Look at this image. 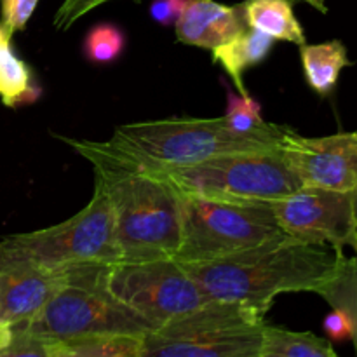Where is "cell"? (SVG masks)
<instances>
[{
	"mask_svg": "<svg viewBox=\"0 0 357 357\" xmlns=\"http://www.w3.org/2000/svg\"><path fill=\"white\" fill-rule=\"evenodd\" d=\"M265 314L244 303L209 300L146 333L139 357H260Z\"/></svg>",
	"mask_w": 357,
	"mask_h": 357,
	"instance_id": "obj_7",
	"label": "cell"
},
{
	"mask_svg": "<svg viewBox=\"0 0 357 357\" xmlns=\"http://www.w3.org/2000/svg\"><path fill=\"white\" fill-rule=\"evenodd\" d=\"M248 26L271 35L274 40L305 44V31L293 10V0H244Z\"/></svg>",
	"mask_w": 357,
	"mask_h": 357,
	"instance_id": "obj_15",
	"label": "cell"
},
{
	"mask_svg": "<svg viewBox=\"0 0 357 357\" xmlns=\"http://www.w3.org/2000/svg\"><path fill=\"white\" fill-rule=\"evenodd\" d=\"M66 271L9 267L0 271V321L13 328L33 319L65 284Z\"/></svg>",
	"mask_w": 357,
	"mask_h": 357,
	"instance_id": "obj_12",
	"label": "cell"
},
{
	"mask_svg": "<svg viewBox=\"0 0 357 357\" xmlns=\"http://www.w3.org/2000/svg\"><path fill=\"white\" fill-rule=\"evenodd\" d=\"M260 357H338L331 344L309 331L265 324Z\"/></svg>",
	"mask_w": 357,
	"mask_h": 357,
	"instance_id": "obj_17",
	"label": "cell"
},
{
	"mask_svg": "<svg viewBox=\"0 0 357 357\" xmlns=\"http://www.w3.org/2000/svg\"><path fill=\"white\" fill-rule=\"evenodd\" d=\"M338 253L284 236L208 264H181L208 300L244 303L264 312L282 293H316L333 274Z\"/></svg>",
	"mask_w": 357,
	"mask_h": 357,
	"instance_id": "obj_2",
	"label": "cell"
},
{
	"mask_svg": "<svg viewBox=\"0 0 357 357\" xmlns=\"http://www.w3.org/2000/svg\"><path fill=\"white\" fill-rule=\"evenodd\" d=\"M324 331L328 337L335 342L351 340L352 338V323L347 314L340 309H333L326 316L323 323Z\"/></svg>",
	"mask_w": 357,
	"mask_h": 357,
	"instance_id": "obj_26",
	"label": "cell"
},
{
	"mask_svg": "<svg viewBox=\"0 0 357 357\" xmlns=\"http://www.w3.org/2000/svg\"><path fill=\"white\" fill-rule=\"evenodd\" d=\"M281 150L302 187L352 192L357 185V131L302 136L289 129Z\"/></svg>",
	"mask_w": 357,
	"mask_h": 357,
	"instance_id": "obj_11",
	"label": "cell"
},
{
	"mask_svg": "<svg viewBox=\"0 0 357 357\" xmlns=\"http://www.w3.org/2000/svg\"><path fill=\"white\" fill-rule=\"evenodd\" d=\"M286 236L303 243L324 244L335 251L356 246L352 192L300 187L272 204Z\"/></svg>",
	"mask_w": 357,
	"mask_h": 357,
	"instance_id": "obj_10",
	"label": "cell"
},
{
	"mask_svg": "<svg viewBox=\"0 0 357 357\" xmlns=\"http://www.w3.org/2000/svg\"><path fill=\"white\" fill-rule=\"evenodd\" d=\"M352 209H354V229H356L354 253H356V257H357V185H356L354 190H352Z\"/></svg>",
	"mask_w": 357,
	"mask_h": 357,
	"instance_id": "obj_28",
	"label": "cell"
},
{
	"mask_svg": "<svg viewBox=\"0 0 357 357\" xmlns=\"http://www.w3.org/2000/svg\"><path fill=\"white\" fill-rule=\"evenodd\" d=\"M143 337L103 335L63 342L59 357H139Z\"/></svg>",
	"mask_w": 357,
	"mask_h": 357,
	"instance_id": "obj_20",
	"label": "cell"
},
{
	"mask_svg": "<svg viewBox=\"0 0 357 357\" xmlns=\"http://www.w3.org/2000/svg\"><path fill=\"white\" fill-rule=\"evenodd\" d=\"M284 236L268 204L181 197V241L174 260L208 264Z\"/></svg>",
	"mask_w": 357,
	"mask_h": 357,
	"instance_id": "obj_8",
	"label": "cell"
},
{
	"mask_svg": "<svg viewBox=\"0 0 357 357\" xmlns=\"http://www.w3.org/2000/svg\"><path fill=\"white\" fill-rule=\"evenodd\" d=\"M14 337V330L10 324L3 323V321H0V349L6 347V345H9V342L13 340Z\"/></svg>",
	"mask_w": 357,
	"mask_h": 357,
	"instance_id": "obj_27",
	"label": "cell"
},
{
	"mask_svg": "<svg viewBox=\"0 0 357 357\" xmlns=\"http://www.w3.org/2000/svg\"><path fill=\"white\" fill-rule=\"evenodd\" d=\"M14 330V328H13ZM63 342L24 330H14L9 345L0 349V357H59Z\"/></svg>",
	"mask_w": 357,
	"mask_h": 357,
	"instance_id": "obj_22",
	"label": "cell"
},
{
	"mask_svg": "<svg viewBox=\"0 0 357 357\" xmlns=\"http://www.w3.org/2000/svg\"><path fill=\"white\" fill-rule=\"evenodd\" d=\"M94 167V185L110 199L121 261L174 258L181 241V197L155 171L115 152L107 142L61 138Z\"/></svg>",
	"mask_w": 357,
	"mask_h": 357,
	"instance_id": "obj_1",
	"label": "cell"
},
{
	"mask_svg": "<svg viewBox=\"0 0 357 357\" xmlns=\"http://www.w3.org/2000/svg\"><path fill=\"white\" fill-rule=\"evenodd\" d=\"M331 309L344 310L352 323V338L357 352V257H345L344 251L338 253L333 274L317 289Z\"/></svg>",
	"mask_w": 357,
	"mask_h": 357,
	"instance_id": "obj_18",
	"label": "cell"
},
{
	"mask_svg": "<svg viewBox=\"0 0 357 357\" xmlns=\"http://www.w3.org/2000/svg\"><path fill=\"white\" fill-rule=\"evenodd\" d=\"M187 3L188 0H153L150 6V16L155 23L171 26L178 23Z\"/></svg>",
	"mask_w": 357,
	"mask_h": 357,
	"instance_id": "obj_25",
	"label": "cell"
},
{
	"mask_svg": "<svg viewBox=\"0 0 357 357\" xmlns=\"http://www.w3.org/2000/svg\"><path fill=\"white\" fill-rule=\"evenodd\" d=\"M300 2L309 3V6H312L314 9H317L319 13H323V14L328 13V6H326V2H324V0H300Z\"/></svg>",
	"mask_w": 357,
	"mask_h": 357,
	"instance_id": "obj_29",
	"label": "cell"
},
{
	"mask_svg": "<svg viewBox=\"0 0 357 357\" xmlns=\"http://www.w3.org/2000/svg\"><path fill=\"white\" fill-rule=\"evenodd\" d=\"M10 37H13V35H10L9 31H7L6 28H3L2 24H0V49L6 47V45L10 44Z\"/></svg>",
	"mask_w": 357,
	"mask_h": 357,
	"instance_id": "obj_30",
	"label": "cell"
},
{
	"mask_svg": "<svg viewBox=\"0 0 357 357\" xmlns=\"http://www.w3.org/2000/svg\"><path fill=\"white\" fill-rule=\"evenodd\" d=\"M107 286L155 330L209 302L197 282L174 258L112 264Z\"/></svg>",
	"mask_w": 357,
	"mask_h": 357,
	"instance_id": "obj_9",
	"label": "cell"
},
{
	"mask_svg": "<svg viewBox=\"0 0 357 357\" xmlns=\"http://www.w3.org/2000/svg\"><path fill=\"white\" fill-rule=\"evenodd\" d=\"M289 126L267 122L253 131L230 128L220 119H166L119 126L108 146L145 169H169L204 162L223 153L281 146Z\"/></svg>",
	"mask_w": 357,
	"mask_h": 357,
	"instance_id": "obj_3",
	"label": "cell"
},
{
	"mask_svg": "<svg viewBox=\"0 0 357 357\" xmlns=\"http://www.w3.org/2000/svg\"><path fill=\"white\" fill-rule=\"evenodd\" d=\"M174 26L178 42L215 51L218 45L246 30L248 23L243 3L225 6L215 0H188Z\"/></svg>",
	"mask_w": 357,
	"mask_h": 357,
	"instance_id": "obj_13",
	"label": "cell"
},
{
	"mask_svg": "<svg viewBox=\"0 0 357 357\" xmlns=\"http://www.w3.org/2000/svg\"><path fill=\"white\" fill-rule=\"evenodd\" d=\"M274 38L257 28L248 26L225 44L218 45L213 52V59L227 70L234 80L241 96H250L244 86V72L255 65H260L274 47Z\"/></svg>",
	"mask_w": 357,
	"mask_h": 357,
	"instance_id": "obj_14",
	"label": "cell"
},
{
	"mask_svg": "<svg viewBox=\"0 0 357 357\" xmlns=\"http://www.w3.org/2000/svg\"><path fill=\"white\" fill-rule=\"evenodd\" d=\"M155 173L180 197H201L232 204L272 206L302 187L281 146L223 153L204 162L155 169Z\"/></svg>",
	"mask_w": 357,
	"mask_h": 357,
	"instance_id": "obj_6",
	"label": "cell"
},
{
	"mask_svg": "<svg viewBox=\"0 0 357 357\" xmlns=\"http://www.w3.org/2000/svg\"><path fill=\"white\" fill-rule=\"evenodd\" d=\"M300 58L307 82L321 96L333 93L342 70L352 65L347 56V47L340 40H328L312 45L303 44Z\"/></svg>",
	"mask_w": 357,
	"mask_h": 357,
	"instance_id": "obj_16",
	"label": "cell"
},
{
	"mask_svg": "<svg viewBox=\"0 0 357 357\" xmlns=\"http://www.w3.org/2000/svg\"><path fill=\"white\" fill-rule=\"evenodd\" d=\"M126 49V35L112 23H101L91 28L84 38L82 51L93 65H110Z\"/></svg>",
	"mask_w": 357,
	"mask_h": 357,
	"instance_id": "obj_21",
	"label": "cell"
},
{
	"mask_svg": "<svg viewBox=\"0 0 357 357\" xmlns=\"http://www.w3.org/2000/svg\"><path fill=\"white\" fill-rule=\"evenodd\" d=\"M107 264L66 268V281L24 330L59 342L103 335L145 337L155 328L122 303L107 286Z\"/></svg>",
	"mask_w": 357,
	"mask_h": 357,
	"instance_id": "obj_4",
	"label": "cell"
},
{
	"mask_svg": "<svg viewBox=\"0 0 357 357\" xmlns=\"http://www.w3.org/2000/svg\"><path fill=\"white\" fill-rule=\"evenodd\" d=\"M40 96L35 86L30 68L23 59L17 58L13 47L0 49V100L6 107L16 108L20 105L33 103Z\"/></svg>",
	"mask_w": 357,
	"mask_h": 357,
	"instance_id": "obj_19",
	"label": "cell"
},
{
	"mask_svg": "<svg viewBox=\"0 0 357 357\" xmlns=\"http://www.w3.org/2000/svg\"><path fill=\"white\" fill-rule=\"evenodd\" d=\"M38 0H3L2 2V26L9 31H20L26 26L33 16Z\"/></svg>",
	"mask_w": 357,
	"mask_h": 357,
	"instance_id": "obj_24",
	"label": "cell"
},
{
	"mask_svg": "<svg viewBox=\"0 0 357 357\" xmlns=\"http://www.w3.org/2000/svg\"><path fill=\"white\" fill-rule=\"evenodd\" d=\"M223 117L237 131H253L267 124L260 105L251 96H237L230 87H227V114Z\"/></svg>",
	"mask_w": 357,
	"mask_h": 357,
	"instance_id": "obj_23",
	"label": "cell"
},
{
	"mask_svg": "<svg viewBox=\"0 0 357 357\" xmlns=\"http://www.w3.org/2000/svg\"><path fill=\"white\" fill-rule=\"evenodd\" d=\"M115 220L110 199L100 185L82 211L58 225L0 241V271L35 267L66 271L89 264H119Z\"/></svg>",
	"mask_w": 357,
	"mask_h": 357,
	"instance_id": "obj_5",
	"label": "cell"
}]
</instances>
